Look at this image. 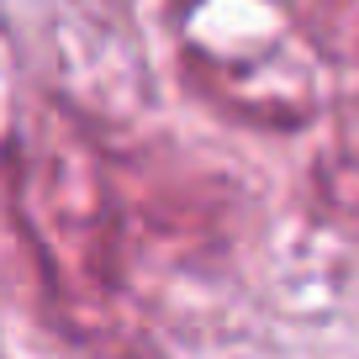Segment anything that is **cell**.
Listing matches in <instances>:
<instances>
[]
</instances>
